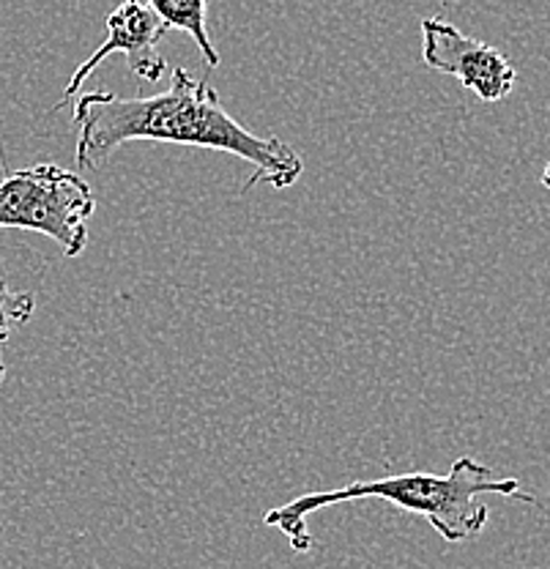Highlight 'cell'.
<instances>
[{
  "instance_id": "cell-1",
  "label": "cell",
  "mask_w": 550,
  "mask_h": 569,
  "mask_svg": "<svg viewBox=\"0 0 550 569\" xmlns=\"http://www.w3.org/2000/svg\"><path fill=\"white\" fill-rule=\"evenodd\" d=\"M77 123L74 159L80 168L99 170L121 146L134 140L198 146L233 153L256 168L244 189L271 183L293 187L304 173V162L280 138H258L241 127L220 102V93L206 80H194L187 69H170V88L153 97L123 99L110 91H86L74 102Z\"/></svg>"
},
{
  "instance_id": "cell-2",
  "label": "cell",
  "mask_w": 550,
  "mask_h": 569,
  "mask_svg": "<svg viewBox=\"0 0 550 569\" xmlns=\"http://www.w3.org/2000/svg\"><path fill=\"white\" fill-rule=\"evenodd\" d=\"M482 496H507L518 501L537 503L534 496L523 493L514 477H499L490 466L474 458H458L449 473H394V477L372 479V482H351L346 488L307 493L269 509L263 515V526L282 531L296 553H310L312 537L307 531V518L318 509L334 503L359 501V498H381L411 515H422L447 542H469L484 531L490 518L488 503Z\"/></svg>"
},
{
  "instance_id": "cell-3",
  "label": "cell",
  "mask_w": 550,
  "mask_h": 569,
  "mask_svg": "<svg viewBox=\"0 0 550 569\" xmlns=\"http://www.w3.org/2000/svg\"><path fill=\"white\" fill-rule=\"evenodd\" d=\"M97 211L91 183L58 164L17 170L0 181V228L33 230L77 258L88 244V219Z\"/></svg>"
},
{
  "instance_id": "cell-4",
  "label": "cell",
  "mask_w": 550,
  "mask_h": 569,
  "mask_svg": "<svg viewBox=\"0 0 550 569\" xmlns=\"http://www.w3.org/2000/svg\"><path fill=\"white\" fill-rule=\"evenodd\" d=\"M422 61L433 71L458 77L477 99L501 102L514 88V67L510 58L488 41L471 39L443 17L422 20Z\"/></svg>"
},
{
  "instance_id": "cell-5",
  "label": "cell",
  "mask_w": 550,
  "mask_h": 569,
  "mask_svg": "<svg viewBox=\"0 0 550 569\" xmlns=\"http://www.w3.org/2000/svg\"><path fill=\"white\" fill-rule=\"evenodd\" d=\"M164 36H168V26L148 9L143 0H123V3L108 17V39H104V44L99 47L88 61H82L80 67H77L67 91H63L61 102L56 104V110H61L63 104L72 102L74 97H80L88 77L97 71V67L104 58L116 56V52L127 56L129 69H132L140 80H162L170 71L168 61H164V56L159 52V41H162Z\"/></svg>"
},
{
  "instance_id": "cell-6",
  "label": "cell",
  "mask_w": 550,
  "mask_h": 569,
  "mask_svg": "<svg viewBox=\"0 0 550 569\" xmlns=\"http://www.w3.org/2000/svg\"><path fill=\"white\" fill-rule=\"evenodd\" d=\"M148 9L159 17V20L176 31H183L192 36V41L198 44L200 56H203L206 67L217 69L220 67V52H217L214 41H211L209 22H206V9H209V0H143Z\"/></svg>"
},
{
  "instance_id": "cell-7",
  "label": "cell",
  "mask_w": 550,
  "mask_h": 569,
  "mask_svg": "<svg viewBox=\"0 0 550 569\" xmlns=\"http://www.w3.org/2000/svg\"><path fill=\"white\" fill-rule=\"evenodd\" d=\"M37 312V296L26 293V290H11V284L0 277V353H3V342L9 340V335L20 326H26L28 320ZM6 378V365L3 356H0V383Z\"/></svg>"
},
{
  "instance_id": "cell-8",
  "label": "cell",
  "mask_w": 550,
  "mask_h": 569,
  "mask_svg": "<svg viewBox=\"0 0 550 569\" xmlns=\"http://www.w3.org/2000/svg\"><path fill=\"white\" fill-rule=\"evenodd\" d=\"M540 181H542V187H546V189H548V192H550V162L546 164V170H542Z\"/></svg>"
}]
</instances>
